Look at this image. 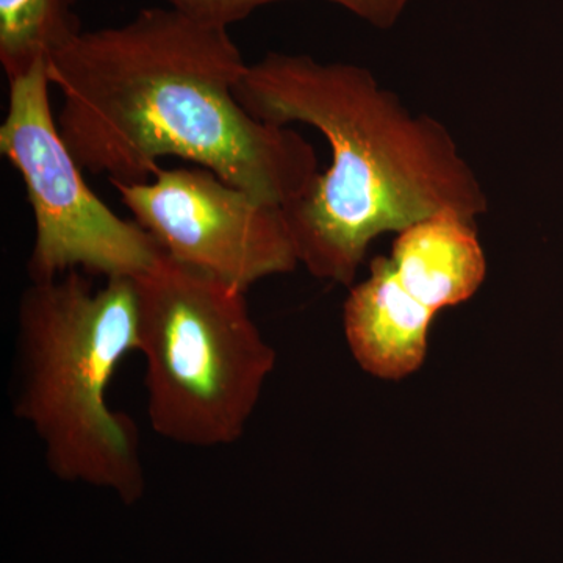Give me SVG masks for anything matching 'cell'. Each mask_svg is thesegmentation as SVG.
<instances>
[{
  "label": "cell",
  "instance_id": "obj_5",
  "mask_svg": "<svg viewBox=\"0 0 563 563\" xmlns=\"http://www.w3.org/2000/svg\"><path fill=\"white\" fill-rule=\"evenodd\" d=\"M9 84L0 152L21 174L35 218L31 280L79 268L107 279L146 273L161 246L139 222L114 213L85 180L52 111L47 62Z\"/></svg>",
  "mask_w": 563,
  "mask_h": 563
},
{
  "label": "cell",
  "instance_id": "obj_9",
  "mask_svg": "<svg viewBox=\"0 0 563 563\" xmlns=\"http://www.w3.org/2000/svg\"><path fill=\"white\" fill-rule=\"evenodd\" d=\"M80 0H0V65L7 79L49 62L81 32Z\"/></svg>",
  "mask_w": 563,
  "mask_h": 563
},
{
  "label": "cell",
  "instance_id": "obj_1",
  "mask_svg": "<svg viewBox=\"0 0 563 563\" xmlns=\"http://www.w3.org/2000/svg\"><path fill=\"white\" fill-rule=\"evenodd\" d=\"M247 65L228 27L152 7L124 24L81 31L47 70L62 92V139L85 172L136 184L177 157L284 207L320 174L317 154L299 133L240 103Z\"/></svg>",
  "mask_w": 563,
  "mask_h": 563
},
{
  "label": "cell",
  "instance_id": "obj_10",
  "mask_svg": "<svg viewBox=\"0 0 563 563\" xmlns=\"http://www.w3.org/2000/svg\"><path fill=\"white\" fill-rule=\"evenodd\" d=\"M168 9L179 11L191 20L231 27L255 11L285 0H162Z\"/></svg>",
  "mask_w": 563,
  "mask_h": 563
},
{
  "label": "cell",
  "instance_id": "obj_4",
  "mask_svg": "<svg viewBox=\"0 0 563 563\" xmlns=\"http://www.w3.org/2000/svg\"><path fill=\"white\" fill-rule=\"evenodd\" d=\"M151 428L169 442H239L276 365L246 291L158 255L135 277Z\"/></svg>",
  "mask_w": 563,
  "mask_h": 563
},
{
  "label": "cell",
  "instance_id": "obj_7",
  "mask_svg": "<svg viewBox=\"0 0 563 563\" xmlns=\"http://www.w3.org/2000/svg\"><path fill=\"white\" fill-rule=\"evenodd\" d=\"M435 317L404 287L387 255H380L372 262L368 277L354 285L344 301V335L366 373L398 380L424 362Z\"/></svg>",
  "mask_w": 563,
  "mask_h": 563
},
{
  "label": "cell",
  "instance_id": "obj_2",
  "mask_svg": "<svg viewBox=\"0 0 563 563\" xmlns=\"http://www.w3.org/2000/svg\"><path fill=\"white\" fill-rule=\"evenodd\" d=\"M252 117L306 124L328 140L331 166L282 207L299 263L351 287L369 244L453 213L476 222L488 196L446 125L413 113L354 63L268 52L235 88Z\"/></svg>",
  "mask_w": 563,
  "mask_h": 563
},
{
  "label": "cell",
  "instance_id": "obj_8",
  "mask_svg": "<svg viewBox=\"0 0 563 563\" xmlns=\"http://www.w3.org/2000/svg\"><path fill=\"white\" fill-rule=\"evenodd\" d=\"M387 257L404 287L437 314L472 299L487 276L476 222L453 213L404 229Z\"/></svg>",
  "mask_w": 563,
  "mask_h": 563
},
{
  "label": "cell",
  "instance_id": "obj_3",
  "mask_svg": "<svg viewBox=\"0 0 563 563\" xmlns=\"http://www.w3.org/2000/svg\"><path fill=\"white\" fill-rule=\"evenodd\" d=\"M139 347L135 279L99 290L79 272L32 282L16 322L13 410L43 444L51 473L133 503L144 493L139 429L109 406L121 363Z\"/></svg>",
  "mask_w": 563,
  "mask_h": 563
},
{
  "label": "cell",
  "instance_id": "obj_6",
  "mask_svg": "<svg viewBox=\"0 0 563 563\" xmlns=\"http://www.w3.org/2000/svg\"><path fill=\"white\" fill-rule=\"evenodd\" d=\"M111 185L168 257L240 290L299 265L282 207L202 166H161L151 180Z\"/></svg>",
  "mask_w": 563,
  "mask_h": 563
},
{
  "label": "cell",
  "instance_id": "obj_11",
  "mask_svg": "<svg viewBox=\"0 0 563 563\" xmlns=\"http://www.w3.org/2000/svg\"><path fill=\"white\" fill-rule=\"evenodd\" d=\"M373 27L391 29L413 0H329Z\"/></svg>",
  "mask_w": 563,
  "mask_h": 563
}]
</instances>
